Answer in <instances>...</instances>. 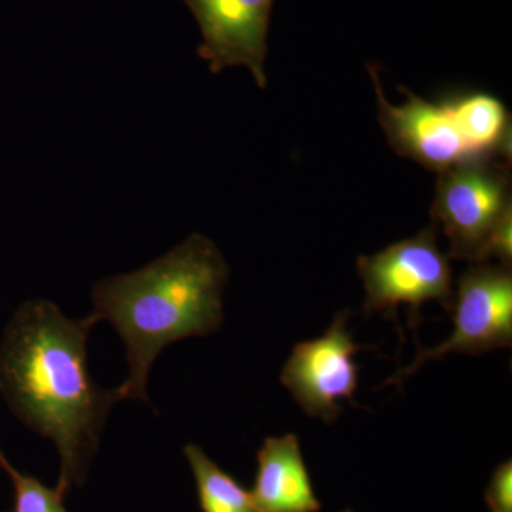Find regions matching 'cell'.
<instances>
[{
	"label": "cell",
	"instance_id": "cell-5",
	"mask_svg": "<svg viewBox=\"0 0 512 512\" xmlns=\"http://www.w3.org/2000/svg\"><path fill=\"white\" fill-rule=\"evenodd\" d=\"M453 335L437 348L417 350L412 365L384 384L402 386L424 363L451 353L483 355L512 345V274L501 265L481 264L468 268L454 292Z\"/></svg>",
	"mask_w": 512,
	"mask_h": 512
},
{
	"label": "cell",
	"instance_id": "cell-12",
	"mask_svg": "<svg viewBox=\"0 0 512 512\" xmlns=\"http://www.w3.org/2000/svg\"><path fill=\"white\" fill-rule=\"evenodd\" d=\"M15 490L13 512H67L64 497L56 488L46 487L37 478L22 474L15 467L8 471Z\"/></svg>",
	"mask_w": 512,
	"mask_h": 512
},
{
	"label": "cell",
	"instance_id": "cell-7",
	"mask_svg": "<svg viewBox=\"0 0 512 512\" xmlns=\"http://www.w3.org/2000/svg\"><path fill=\"white\" fill-rule=\"evenodd\" d=\"M201 32L198 56L211 73L245 67L261 89L268 84L269 25L275 0H183Z\"/></svg>",
	"mask_w": 512,
	"mask_h": 512
},
{
	"label": "cell",
	"instance_id": "cell-6",
	"mask_svg": "<svg viewBox=\"0 0 512 512\" xmlns=\"http://www.w3.org/2000/svg\"><path fill=\"white\" fill-rule=\"evenodd\" d=\"M350 312L338 313L319 338L293 346L281 372V383L292 394L303 412L333 423L343 412L342 400L353 406L359 386L360 350L349 329Z\"/></svg>",
	"mask_w": 512,
	"mask_h": 512
},
{
	"label": "cell",
	"instance_id": "cell-11",
	"mask_svg": "<svg viewBox=\"0 0 512 512\" xmlns=\"http://www.w3.org/2000/svg\"><path fill=\"white\" fill-rule=\"evenodd\" d=\"M184 456L197 485L202 512H258L251 491L225 473L200 446L188 444Z\"/></svg>",
	"mask_w": 512,
	"mask_h": 512
},
{
	"label": "cell",
	"instance_id": "cell-13",
	"mask_svg": "<svg viewBox=\"0 0 512 512\" xmlns=\"http://www.w3.org/2000/svg\"><path fill=\"white\" fill-rule=\"evenodd\" d=\"M490 512H512V461L495 468L484 494Z\"/></svg>",
	"mask_w": 512,
	"mask_h": 512
},
{
	"label": "cell",
	"instance_id": "cell-14",
	"mask_svg": "<svg viewBox=\"0 0 512 512\" xmlns=\"http://www.w3.org/2000/svg\"><path fill=\"white\" fill-rule=\"evenodd\" d=\"M0 467H2L6 473L13 467L12 464L9 463L8 458L5 457V454L2 453V450H0Z\"/></svg>",
	"mask_w": 512,
	"mask_h": 512
},
{
	"label": "cell",
	"instance_id": "cell-3",
	"mask_svg": "<svg viewBox=\"0 0 512 512\" xmlns=\"http://www.w3.org/2000/svg\"><path fill=\"white\" fill-rule=\"evenodd\" d=\"M510 185L507 161L498 158L467 161L439 173L431 218L450 242L448 258L483 264L491 235L512 212Z\"/></svg>",
	"mask_w": 512,
	"mask_h": 512
},
{
	"label": "cell",
	"instance_id": "cell-4",
	"mask_svg": "<svg viewBox=\"0 0 512 512\" xmlns=\"http://www.w3.org/2000/svg\"><path fill=\"white\" fill-rule=\"evenodd\" d=\"M357 272L365 285L363 311L389 312L397 322V308H410V328L420 322L423 303L439 302L447 311L454 305L450 258L437 245L436 227L390 245L375 255L360 256Z\"/></svg>",
	"mask_w": 512,
	"mask_h": 512
},
{
	"label": "cell",
	"instance_id": "cell-2",
	"mask_svg": "<svg viewBox=\"0 0 512 512\" xmlns=\"http://www.w3.org/2000/svg\"><path fill=\"white\" fill-rule=\"evenodd\" d=\"M228 278L220 249L192 234L144 268L94 286L90 316L110 322L126 346L128 375L113 389L117 400L148 402V376L158 355L171 343L221 328Z\"/></svg>",
	"mask_w": 512,
	"mask_h": 512
},
{
	"label": "cell",
	"instance_id": "cell-1",
	"mask_svg": "<svg viewBox=\"0 0 512 512\" xmlns=\"http://www.w3.org/2000/svg\"><path fill=\"white\" fill-rule=\"evenodd\" d=\"M92 316L67 318L55 303L33 299L10 319L0 342V392L29 429L56 444V490L80 487L97 450L107 414L117 400L101 389L87 365Z\"/></svg>",
	"mask_w": 512,
	"mask_h": 512
},
{
	"label": "cell",
	"instance_id": "cell-9",
	"mask_svg": "<svg viewBox=\"0 0 512 512\" xmlns=\"http://www.w3.org/2000/svg\"><path fill=\"white\" fill-rule=\"evenodd\" d=\"M258 468L251 490L258 512H319L301 443L293 433L266 437L259 448Z\"/></svg>",
	"mask_w": 512,
	"mask_h": 512
},
{
	"label": "cell",
	"instance_id": "cell-10",
	"mask_svg": "<svg viewBox=\"0 0 512 512\" xmlns=\"http://www.w3.org/2000/svg\"><path fill=\"white\" fill-rule=\"evenodd\" d=\"M448 101L474 156L511 161V120L503 101L487 93L463 94Z\"/></svg>",
	"mask_w": 512,
	"mask_h": 512
},
{
	"label": "cell",
	"instance_id": "cell-8",
	"mask_svg": "<svg viewBox=\"0 0 512 512\" xmlns=\"http://www.w3.org/2000/svg\"><path fill=\"white\" fill-rule=\"evenodd\" d=\"M375 84L379 120L390 147L431 171L447 170L467 161L480 160L468 147L450 101L433 103L403 89L407 101L393 106L384 96L376 70L370 69Z\"/></svg>",
	"mask_w": 512,
	"mask_h": 512
},
{
	"label": "cell",
	"instance_id": "cell-15",
	"mask_svg": "<svg viewBox=\"0 0 512 512\" xmlns=\"http://www.w3.org/2000/svg\"><path fill=\"white\" fill-rule=\"evenodd\" d=\"M342 512H353V511H350V510H345V511H342Z\"/></svg>",
	"mask_w": 512,
	"mask_h": 512
}]
</instances>
